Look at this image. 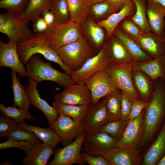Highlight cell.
I'll return each instance as SVG.
<instances>
[{
	"label": "cell",
	"mask_w": 165,
	"mask_h": 165,
	"mask_svg": "<svg viewBox=\"0 0 165 165\" xmlns=\"http://www.w3.org/2000/svg\"><path fill=\"white\" fill-rule=\"evenodd\" d=\"M141 152L138 148L116 147L105 152L101 156L111 165H139L142 163Z\"/></svg>",
	"instance_id": "obj_17"
},
{
	"label": "cell",
	"mask_w": 165,
	"mask_h": 165,
	"mask_svg": "<svg viewBox=\"0 0 165 165\" xmlns=\"http://www.w3.org/2000/svg\"><path fill=\"white\" fill-rule=\"evenodd\" d=\"M0 110L2 112L3 116L13 119L18 123L24 121L25 119H27L31 121H32V119L36 120V117L31 116L28 111H24L14 106L7 107L1 103Z\"/></svg>",
	"instance_id": "obj_39"
},
{
	"label": "cell",
	"mask_w": 165,
	"mask_h": 165,
	"mask_svg": "<svg viewBox=\"0 0 165 165\" xmlns=\"http://www.w3.org/2000/svg\"><path fill=\"white\" fill-rule=\"evenodd\" d=\"M53 106L59 115L72 118L78 123L82 122L87 112L88 106L67 104L54 101Z\"/></svg>",
	"instance_id": "obj_31"
},
{
	"label": "cell",
	"mask_w": 165,
	"mask_h": 165,
	"mask_svg": "<svg viewBox=\"0 0 165 165\" xmlns=\"http://www.w3.org/2000/svg\"><path fill=\"white\" fill-rule=\"evenodd\" d=\"M113 34L123 44L134 61H145L153 59L143 51L135 41L124 33L118 26L115 30Z\"/></svg>",
	"instance_id": "obj_28"
},
{
	"label": "cell",
	"mask_w": 165,
	"mask_h": 165,
	"mask_svg": "<svg viewBox=\"0 0 165 165\" xmlns=\"http://www.w3.org/2000/svg\"><path fill=\"white\" fill-rule=\"evenodd\" d=\"M121 117L128 119L132 104V101L125 92L121 91Z\"/></svg>",
	"instance_id": "obj_47"
},
{
	"label": "cell",
	"mask_w": 165,
	"mask_h": 165,
	"mask_svg": "<svg viewBox=\"0 0 165 165\" xmlns=\"http://www.w3.org/2000/svg\"><path fill=\"white\" fill-rule=\"evenodd\" d=\"M105 0H87L88 2L90 5Z\"/></svg>",
	"instance_id": "obj_53"
},
{
	"label": "cell",
	"mask_w": 165,
	"mask_h": 165,
	"mask_svg": "<svg viewBox=\"0 0 165 165\" xmlns=\"http://www.w3.org/2000/svg\"><path fill=\"white\" fill-rule=\"evenodd\" d=\"M165 154V121L152 142L142 153V165H157Z\"/></svg>",
	"instance_id": "obj_21"
},
{
	"label": "cell",
	"mask_w": 165,
	"mask_h": 165,
	"mask_svg": "<svg viewBox=\"0 0 165 165\" xmlns=\"http://www.w3.org/2000/svg\"><path fill=\"white\" fill-rule=\"evenodd\" d=\"M26 65L28 76L37 83L45 80L52 81L64 88L75 83L70 75L55 69L49 62L43 61L37 54L32 56Z\"/></svg>",
	"instance_id": "obj_3"
},
{
	"label": "cell",
	"mask_w": 165,
	"mask_h": 165,
	"mask_svg": "<svg viewBox=\"0 0 165 165\" xmlns=\"http://www.w3.org/2000/svg\"><path fill=\"white\" fill-rule=\"evenodd\" d=\"M157 165H165V154L160 160Z\"/></svg>",
	"instance_id": "obj_52"
},
{
	"label": "cell",
	"mask_w": 165,
	"mask_h": 165,
	"mask_svg": "<svg viewBox=\"0 0 165 165\" xmlns=\"http://www.w3.org/2000/svg\"><path fill=\"white\" fill-rule=\"evenodd\" d=\"M145 111V109L138 117L129 121L122 137L117 142V147L139 148L144 133Z\"/></svg>",
	"instance_id": "obj_13"
},
{
	"label": "cell",
	"mask_w": 165,
	"mask_h": 165,
	"mask_svg": "<svg viewBox=\"0 0 165 165\" xmlns=\"http://www.w3.org/2000/svg\"><path fill=\"white\" fill-rule=\"evenodd\" d=\"M44 33L48 45L56 51L82 36L79 24L71 21L55 24Z\"/></svg>",
	"instance_id": "obj_6"
},
{
	"label": "cell",
	"mask_w": 165,
	"mask_h": 165,
	"mask_svg": "<svg viewBox=\"0 0 165 165\" xmlns=\"http://www.w3.org/2000/svg\"><path fill=\"white\" fill-rule=\"evenodd\" d=\"M133 68L145 73L153 80L161 78L165 81V55L145 61H134Z\"/></svg>",
	"instance_id": "obj_26"
},
{
	"label": "cell",
	"mask_w": 165,
	"mask_h": 165,
	"mask_svg": "<svg viewBox=\"0 0 165 165\" xmlns=\"http://www.w3.org/2000/svg\"><path fill=\"white\" fill-rule=\"evenodd\" d=\"M9 161H6L4 163H0V165H13Z\"/></svg>",
	"instance_id": "obj_54"
},
{
	"label": "cell",
	"mask_w": 165,
	"mask_h": 165,
	"mask_svg": "<svg viewBox=\"0 0 165 165\" xmlns=\"http://www.w3.org/2000/svg\"><path fill=\"white\" fill-rule=\"evenodd\" d=\"M16 127L34 133L41 141L55 148L61 142L62 138L52 128H45L28 124L25 121L18 123Z\"/></svg>",
	"instance_id": "obj_29"
},
{
	"label": "cell",
	"mask_w": 165,
	"mask_h": 165,
	"mask_svg": "<svg viewBox=\"0 0 165 165\" xmlns=\"http://www.w3.org/2000/svg\"><path fill=\"white\" fill-rule=\"evenodd\" d=\"M79 24L82 36L97 53L103 47L107 39L105 30L88 17Z\"/></svg>",
	"instance_id": "obj_18"
},
{
	"label": "cell",
	"mask_w": 165,
	"mask_h": 165,
	"mask_svg": "<svg viewBox=\"0 0 165 165\" xmlns=\"http://www.w3.org/2000/svg\"><path fill=\"white\" fill-rule=\"evenodd\" d=\"M111 4L119 10L122 8L124 5L131 0H107Z\"/></svg>",
	"instance_id": "obj_50"
},
{
	"label": "cell",
	"mask_w": 165,
	"mask_h": 165,
	"mask_svg": "<svg viewBox=\"0 0 165 165\" xmlns=\"http://www.w3.org/2000/svg\"><path fill=\"white\" fill-rule=\"evenodd\" d=\"M43 18L46 23L48 28L55 24V16L54 13L49 9L44 11L42 13Z\"/></svg>",
	"instance_id": "obj_49"
},
{
	"label": "cell",
	"mask_w": 165,
	"mask_h": 165,
	"mask_svg": "<svg viewBox=\"0 0 165 165\" xmlns=\"http://www.w3.org/2000/svg\"><path fill=\"white\" fill-rule=\"evenodd\" d=\"M117 147V141L108 134L96 132L86 134L82 144V152L94 156H101L105 152Z\"/></svg>",
	"instance_id": "obj_11"
},
{
	"label": "cell",
	"mask_w": 165,
	"mask_h": 165,
	"mask_svg": "<svg viewBox=\"0 0 165 165\" xmlns=\"http://www.w3.org/2000/svg\"><path fill=\"white\" fill-rule=\"evenodd\" d=\"M163 38L164 41V42H165V35L164 36Z\"/></svg>",
	"instance_id": "obj_55"
},
{
	"label": "cell",
	"mask_w": 165,
	"mask_h": 165,
	"mask_svg": "<svg viewBox=\"0 0 165 165\" xmlns=\"http://www.w3.org/2000/svg\"><path fill=\"white\" fill-rule=\"evenodd\" d=\"M119 10L106 0L90 5L87 17L97 23L106 19Z\"/></svg>",
	"instance_id": "obj_32"
},
{
	"label": "cell",
	"mask_w": 165,
	"mask_h": 165,
	"mask_svg": "<svg viewBox=\"0 0 165 165\" xmlns=\"http://www.w3.org/2000/svg\"><path fill=\"white\" fill-rule=\"evenodd\" d=\"M55 101L67 104L88 106L92 102L91 94L85 85L74 83L55 94Z\"/></svg>",
	"instance_id": "obj_14"
},
{
	"label": "cell",
	"mask_w": 165,
	"mask_h": 165,
	"mask_svg": "<svg viewBox=\"0 0 165 165\" xmlns=\"http://www.w3.org/2000/svg\"><path fill=\"white\" fill-rule=\"evenodd\" d=\"M81 155L89 165H111L110 163L102 156H94L83 152H81Z\"/></svg>",
	"instance_id": "obj_46"
},
{
	"label": "cell",
	"mask_w": 165,
	"mask_h": 165,
	"mask_svg": "<svg viewBox=\"0 0 165 165\" xmlns=\"http://www.w3.org/2000/svg\"><path fill=\"white\" fill-rule=\"evenodd\" d=\"M132 75L134 86L141 99L148 101L153 93L154 81L145 73L138 70L134 69Z\"/></svg>",
	"instance_id": "obj_27"
},
{
	"label": "cell",
	"mask_w": 165,
	"mask_h": 165,
	"mask_svg": "<svg viewBox=\"0 0 165 165\" xmlns=\"http://www.w3.org/2000/svg\"><path fill=\"white\" fill-rule=\"evenodd\" d=\"M57 52L63 63L72 72L79 69L97 53L82 36Z\"/></svg>",
	"instance_id": "obj_5"
},
{
	"label": "cell",
	"mask_w": 165,
	"mask_h": 165,
	"mask_svg": "<svg viewBox=\"0 0 165 165\" xmlns=\"http://www.w3.org/2000/svg\"><path fill=\"white\" fill-rule=\"evenodd\" d=\"M109 120L105 101L102 99L94 103L92 102L88 106V110L83 122L86 134L96 132Z\"/></svg>",
	"instance_id": "obj_16"
},
{
	"label": "cell",
	"mask_w": 165,
	"mask_h": 165,
	"mask_svg": "<svg viewBox=\"0 0 165 165\" xmlns=\"http://www.w3.org/2000/svg\"><path fill=\"white\" fill-rule=\"evenodd\" d=\"M132 64H110L106 68L109 76L118 89L125 92L133 101L141 100L133 83Z\"/></svg>",
	"instance_id": "obj_7"
},
{
	"label": "cell",
	"mask_w": 165,
	"mask_h": 165,
	"mask_svg": "<svg viewBox=\"0 0 165 165\" xmlns=\"http://www.w3.org/2000/svg\"><path fill=\"white\" fill-rule=\"evenodd\" d=\"M135 41L143 51L153 58L165 55L163 38L152 31L143 33Z\"/></svg>",
	"instance_id": "obj_22"
},
{
	"label": "cell",
	"mask_w": 165,
	"mask_h": 165,
	"mask_svg": "<svg viewBox=\"0 0 165 165\" xmlns=\"http://www.w3.org/2000/svg\"><path fill=\"white\" fill-rule=\"evenodd\" d=\"M134 2L136 10L134 15L129 17L140 28L143 33L151 31L147 17L148 0H132Z\"/></svg>",
	"instance_id": "obj_36"
},
{
	"label": "cell",
	"mask_w": 165,
	"mask_h": 165,
	"mask_svg": "<svg viewBox=\"0 0 165 165\" xmlns=\"http://www.w3.org/2000/svg\"><path fill=\"white\" fill-rule=\"evenodd\" d=\"M16 73L11 70L12 82L11 86L14 95L13 106L28 111L31 104L30 100L26 89L20 82L19 78L16 77Z\"/></svg>",
	"instance_id": "obj_30"
},
{
	"label": "cell",
	"mask_w": 165,
	"mask_h": 165,
	"mask_svg": "<svg viewBox=\"0 0 165 165\" xmlns=\"http://www.w3.org/2000/svg\"><path fill=\"white\" fill-rule=\"evenodd\" d=\"M17 43L15 41L4 42L0 40V66L10 68L19 74L20 77L25 78L28 75L24 65L21 62L17 51Z\"/></svg>",
	"instance_id": "obj_15"
},
{
	"label": "cell",
	"mask_w": 165,
	"mask_h": 165,
	"mask_svg": "<svg viewBox=\"0 0 165 165\" xmlns=\"http://www.w3.org/2000/svg\"><path fill=\"white\" fill-rule=\"evenodd\" d=\"M118 26L124 33L135 41L143 33L139 27L129 17L124 19Z\"/></svg>",
	"instance_id": "obj_41"
},
{
	"label": "cell",
	"mask_w": 165,
	"mask_h": 165,
	"mask_svg": "<svg viewBox=\"0 0 165 165\" xmlns=\"http://www.w3.org/2000/svg\"><path fill=\"white\" fill-rule=\"evenodd\" d=\"M33 22V30L36 34L44 33L48 28L47 24L43 17L40 16Z\"/></svg>",
	"instance_id": "obj_48"
},
{
	"label": "cell",
	"mask_w": 165,
	"mask_h": 165,
	"mask_svg": "<svg viewBox=\"0 0 165 165\" xmlns=\"http://www.w3.org/2000/svg\"><path fill=\"white\" fill-rule=\"evenodd\" d=\"M85 85L90 91L92 103H94L118 89L106 69L99 70L87 79Z\"/></svg>",
	"instance_id": "obj_8"
},
{
	"label": "cell",
	"mask_w": 165,
	"mask_h": 165,
	"mask_svg": "<svg viewBox=\"0 0 165 165\" xmlns=\"http://www.w3.org/2000/svg\"><path fill=\"white\" fill-rule=\"evenodd\" d=\"M17 49L19 59L24 65L26 64L32 56L40 54L47 60L58 64L67 73L70 75L72 72L63 63L57 52L52 49L48 45L44 33L35 34L31 38L17 43Z\"/></svg>",
	"instance_id": "obj_2"
},
{
	"label": "cell",
	"mask_w": 165,
	"mask_h": 165,
	"mask_svg": "<svg viewBox=\"0 0 165 165\" xmlns=\"http://www.w3.org/2000/svg\"><path fill=\"white\" fill-rule=\"evenodd\" d=\"M18 123L3 115L0 116V137H8Z\"/></svg>",
	"instance_id": "obj_43"
},
{
	"label": "cell",
	"mask_w": 165,
	"mask_h": 165,
	"mask_svg": "<svg viewBox=\"0 0 165 165\" xmlns=\"http://www.w3.org/2000/svg\"><path fill=\"white\" fill-rule=\"evenodd\" d=\"M148 101H145L142 99L132 101L130 112L128 118L129 121L134 119L138 117L142 111L148 106Z\"/></svg>",
	"instance_id": "obj_45"
},
{
	"label": "cell",
	"mask_w": 165,
	"mask_h": 165,
	"mask_svg": "<svg viewBox=\"0 0 165 165\" xmlns=\"http://www.w3.org/2000/svg\"><path fill=\"white\" fill-rule=\"evenodd\" d=\"M29 22L20 14L7 10L0 14V32L7 36L8 42H24L35 35L29 29Z\"/></svg>",
	"instance_id": "obj_4"
},
{
	"label": "cell",
	"mask_w": 165,
	"mask_h": 165,
	"mask_svg": "<svg viewBox=\"0 0 165 165\" xmlns=\"http://www.w3.org/2000/svg\"><path fill=\"white\" fill-rule=\"evenodd\" d=\"M147 14L151 31L163 38L165 35V7L158 3L148 0Z\"/></svg>",
	"instance_id": "obj_23"
},
{
	"label": "cell",
	"mask_w": 165,
	"mask_h": 165,
	"mask_svg": "<svg viewBox=\"0 0 165 165\" xmlns=\"http://www.w3.org/2000/svg\"><path fill=\"white\" fill-rule=\"evenodd\" d=\"M110 64L103 47L96 55L88 59L79 69L72 72L70 75L75 83L85 85L92 74L99 70L106 69Z\"/></svg>",
	"instance_id": "obj_10"
},
{
	"label": "cell",
	"mask_w": 165,
	"mask_h": 165,
	"mask_svg": "<svg viewBox=\"0 0 165 165\" xmlns=\"http://www.w3.org/2000/svg\"><path fill=\"white\" fill-rule=\"evenodd\" d=\"M129 121L128 119L122 117L109 120L97 132L106 133L118 142L122 137Z\"/></svg>",
	"instance_id": "obj_33"
},
{
	"label": "cell",
	"mask_w": 165,
	"mask_h": 165,
	"mask_svg": "<svg viewBox=\"0 0 165 165\" xmlns=\"http://www.w3.org/2000/svg\"><path fill=\"white\" fill-rule=\"evenodd\" d=\"M103 47L110 64H132L134 61L123 44L113 34L107 38Z\"/></svg>",
	"instance_id": "obj_20"
},
{
	"label": "cell",
	"mask_w": 165,
	"mask_h": 165,
	"mask_svg": "<svg viewBox=\"0 0 165 165\" xmlns=\"http://www.w3.org/2000/svg\"><path fill=\"white\" fill-rule=\"evenodd\" d=\"M121 92L118 89L102 98L106 104L109 120L121 117Z\"/></svg>",
	"instance_id": "obj_37"
},
{
	"label": "cell",
	"mask_w": 165,
	"mask_h": 165,
	"mask_svg": "<svg viewBox=\"0 0 165 165\" xmlns=\"http://www.w3.org/2000/svg\"><path fill=\"white\" fill-rule=\"evenodd\" d=\"M62 138L64 146L71 143L86 131L83 123L75 122L71 118L59 115L53 125L50 127Z\"/></svg>",
	"instance_id": "obj_12"
},
{
	"label": "cell",
	"mask_w": 165,
	"mask_h": 165,
	"mask_svg": "<svg viewBox=\"0 0 165 165\" xmlns=\"http://www.w3.org/2000/svg\"><path fill=\"white\" fill-rule=\"evenodd\" d=\"M50 10L54 13L55 24L71 20L66 0H52Z\"/></svg>",
	"instance_id": "obj_38"
},
{
	"label": "cell",
	"mask_w": 165,
	"mask_h": 165,
	"mask_svg": "<svg viewBox=\"0 0 165 165\" xmlns=\"http://www.w3.org/2000/svg\"><path fill=\"white\" fill-rule=\"evenodd\" d=\"M158 3L165 7V0H149Z\"/></svg>",
	"instance_id": "obj_51"
},
{
	"label": "cell",
	"mask_w": 165,
	"mask_h": 165,
	"mask_svg": "<svg viewBox=\"0 0 165 165\" xmlns=\"http://www.w3.org/2000/svg\"><path fill=\"white\" fill-rule=\"evenodd\" d=\"M8 140L13 141H26L34 144L41 141L33 132L16 127L8 136Z\"/></svg>",
	"instance_id": "obj_40"
},
{
	"label": "cell",
	"mask_w": 165,
	"mask_h": 165,
	"mask_svg": "<svg viewBox=\"0 0 165 165\" xmlns=\"http://www.w3.org/2000/svg\"><path fill=\"white\" fill-rule=\"evenodd\" d=\"M165 121V81L154 80L153 94L145 109L144 133L139 148L144 152L154 140Z\"/></svg>",
	"instance_id": "obj_1"
},
{
	"label": "cell",
	"mask_w": 165,
	"mask_h": 165,
	"mask_svg": "<svg viewBox=\"0 0 165 165\" xmlns=\"http://www.w3.org/2000/svg\"><path fill=\"white\" fill-rule=\"evenodd\" d=\"M86 131L70 143L57 152L53 160L48 165H71L74 164L85 165L87 163L81 155V149Z\"/></svg>",
	"instance_id": "obj_9"
},
{
	"label": "cell",
	"mask_w": 165,
	"mask_h": 165,
	"mask_svg": "<svg viewBox=\"0 0 165 165\" xmlns=\"http://www.w3.org/2000/svg\"><path fill=\"white\" fill-rule=\"evenodd\" d=\"M52 0H29L25 11L20 15L29 22L40 16L46 10H50Z\"/></svg>",
	"instance_id": "obj_35"
},
{
	"label": "cell",
	"mask_w": 165,
	"mask_h": 165,
	"mask_svg": "<svg viewBox=\"0 0 165 165\" xmlns=\"http://www.w3.org/2000/svg\"><path fill=\"white\" fill-rule=\"evenodd\" d=\"M35 144L26 141H13L7 140L6 141L0 144V148L7 149L12 148H17L26 152Z\"/></svg>",
	"instance_id": "obj_44"
},
{
	"label": "cell",
	"mask_w": 165,
	"mask_h": 165,
	"mask_svg": "<svg viewBox=\"0 0 165 165\" xmlns=\"http://www.w3.org/2000/svg\"><path fill=\"white\" fill-rule=\"evenodd\" d=\"M136 10L135 4L131 0L119 10L106 19L97 24L102 27L105 30L107 38L113 34L114 31L119 24L125 18L130 17L135 13Z\"/></svg>",
	"instance_id": "obj_25"
},
{
	"label": "cell",
	"mask_w": 165,
	"mask_h": 165,
	"mask_svg": "<svg viewBox=\"0 0 165 165\" xmlns=\"http://www.w3.org/2000/svg\"><path fill=\"white\" fill-rule=\"evenodd\" d=\"M71 21L79 24L88 16L90 5L87 0H66Z\"/></svg>",
	"instance_id": "obj_34"
},
{
	"label": "cell",
	"mask_w": 165,
	"mask_h": 165,
	"mask_svg": "<svg viewBox=\"0 0 165 165\" xmlns=\"http://www.w3.org/2000/svg\"><path fill=\"white\" fill-rule=\"evenodd\" d=\"M29 85L26 88L31 104L38 109L41 110L46 117L48 123L51 127L57 119L59 114L56 108L51 106L40 96L37 89L38 83L29 78Z\"/></svg>",
	"instance_id": "obj_19"
},
{
	"label": "cell",
	"mask_w": 165,
	"mask_h": 165,
	"mask_svg": "<svg viewBox=\"0 0 165 165\" xmlns=\"http://www.w3.org/2000/svg\"><path fill=\"white\" fill-rule=\"evenodd\" d=\"M53 147L42 141L35 144L22 160L25 165H45L53 153Z\"/></svg>",
	"instance_id": "obj_24"
},
{
	"label": "cell",
	"mask_w": 165,
	"mask_h": 165,
	"mask_svg": "<svg viewBox=\"0 0 165 165\" xmlns=\"http://www.w3.org/2000/svg\"><path fill=\"white\" fill-rule=\"evenodd\" d=\"M29 0H0V8L20 14L26 10Z\"/></svg>",
	"instance_id": "obj_42"
}]
</instances>
